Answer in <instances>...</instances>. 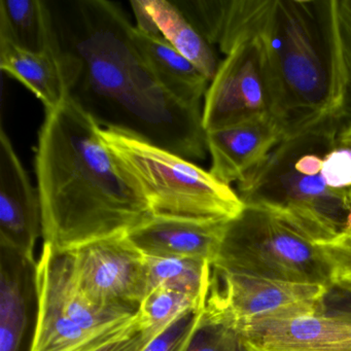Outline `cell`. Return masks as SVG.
<instances>
[{"instance_id":"obj_1","label":"cell","mask_w":351,"mask_h":351,"mask_svg":"<svg viewBox=\"0 0 351 351\" xmlns=\"http://www.w3.org/2000/svg\"><path fill=\"white\" fill-rule=\"evenodd\" d=\"M69 98L102 129L190 161L206 157L203 108L176 97L139 49L134 26L108 0L48 1Z\"/></svg>"},{"instance_id":"obj_2","label":"cell","mask_w":351,"mask_h":351,"mask_svg":"<svg viewBox=\"0 0 351 351\" xmlns=\"http://www.w3.org/2000/svg\"><path fill=\"white\" fill-rule=\"evenodd\" d=\"M182 10L226 55L245 38L258 40L283 139L348 106L337 0H186Z\"/></svg>"},{"instance_id":"obj_3","label":"cell","mask_w":351,"mask_h":351,"mask_svg":"<svg viewBox=\"0 0 351 351\" xmlns=\"http://www.w3.org/2000/svg\"><path fill=\"white\" fill-rule=\"evenodd\" d=\"M71 98L46 112L36 154L43 239L58 252L127 235L154 217L149 201Z\"/></svg>"},{"instance_id":"obj_4","label":"cell","mask_w":351,"mask_h":351,"mask_svg":"<svg viewBox=\"0 0 351 351\" xmlns=\"http://www.w3.org/2000/svg\"><path fill=\"white\" fill-rule=\"evenodd\" d=\"M237 193L315 245L351 237L350 104L280 141Z\"/></svg>"},{"instance_id":"obj_5","label":"cell","mask_w":351,"mask_h":351,"mask_svg":"<svg viewBox=\"0 0 351 351\" xmlns=\"http://www.w3.org/2000/svg\"><path fill=\"white\" fill-rule=\"evenodd\" d=\"M108 149L149 201L154 217L228 223L243 201L230 184L190 160L121 131H100Z\"/></svg>"},{"instance_id":"obj_6","label":"cell","mask_w":351,"mask_h":351,"mask_svg":"<svg viewBox=\"0 0 351 351\" xmlns=\"http://www.w3.org/2000/svg\"><path fill=\"white\" fill-rule=\"evenodd\" d=\"M213 268L330 287L319 247L273 213L245 206L227 223Z\"/></svg>"},{"instance_id":"obj_7","label":"cell","mask_w":351,"mask_h":351,"mask_svg":"<svg viewBox=\"0 0 351 351\" xmlns=\"http://www.w3.org/2000/svg\"><path fill=\"white\" fill-rule=\"evenodd\" d=\"M332 287L228 272L211 267L206 317L239 332L248 322L274 314L326 310Z\"/></svg>"},{"instance_id":"obj_8","label":"cell","mask_w":351,"mask_h":351,"mask_svg":"<svg viewBox=\"0 0 351 351\" xmlns=\"http://www.w3.org/2000/svg\"><path fill=\"white\" fill-rule=\"evenodd\" d=\"M82 295L93 305L138 311L149 293L147 256L127 235L114 236L69 252Z\"/></svg>"},{"instance_id":"obj_9","label":"cell","mask_w":351,"mask_h":351,"mask_svg":"<svg viewBox=\"0 0 351 351\" xmlns=\"http://www.w3.org/2000/svg\"><path fill=\"white\" fill-rule=\"evenodd\" d=\"M270 116V96L260 44L247 38L234 47L210 82L203 104L205 132Z\"/></svg>"},{"instance_id":"obj_10","label":"cell","mask_w":351,"mask_h":351,"mask_svg":"<svg viewBox=\"0 0 351 351\" xmlns=\"http://www.w3.org/2000/svg\"><path fill=\"white\" fill-rule=\"evenodd\" d=\"M239 335L246 351H351V318L326 310L267 316Z\"/></svg>"},{"instance_id":"obj_11","label":"cell","mask_w":351,"mask_h":351,"mask_svg":"<svg viewBox=\"0 0 351 351\" xmlns=\"http://www.w3.org/2000/svg\"><path fill=\"white\" fill-rule=\"evenodd\" d=\"M43 237L42 207L9 135L0 131V246L36 264L34 250Z\"/></svg>"},{"instance_id":"obj_12","label":"cell","mask_w":351,"mask_h":351,"mask_svg":"<svg viewBox=\"0 0 351 351\" xmlns=\"http://www.w3.org/2000/svg\"><path fill=\"white\" fill-rule=\"evenodd\" d=\"M228 223L154 217L127 236L145 256L193 258L213 265Z\"/></svg>"},{"instance_id":"obj_13","label":"cell","mask_w":351,"mask_h":351,"mask_svg":"<svg viewBox=\"0 0 351 351\" xmlns=\"http://www.w3.org/2000/svg\"><path fill=\"white\" fill-rule=\"evenodd\" d=\"M282 141V133L270 116L206 132L209 171L223 184L241 182Z\"/></svg>"},{"instance_id":"obj_14","label":"cell","mask_w":351,"mask_h":351,"mask_svg":"<svg viewBox=\"0 0 351 351\" xmlns=\"http://www.w3.org/2000/svg\"><path fill=\"white\" fill-rule=\"evenodd\" d=\"M36 299V264L0 246V351H23Z\"/></svg>"},{"instance_id":"obj_15","label":"cell","mask_w":351,"mask_h":351,"mask_svg":"<svg viewBox=\"0 0 351 351\" xmlns=\"http://www.w3.org/2000/svg\"><path fill=\"white\" fill-rule=\"evenodd\" d=\"M0 69L26 86L46 112L69 99L61 55L36 54L0 38Z\"/></svg>"},{"instance_id":"obj_16","label":"cell","mask_w":351,"mask_h":351,"mask_svg":"<svg viewBox=\"0 0 351 351\" xmlns=\"http://www.w3.org/2000/svg\"><path fill=\"white\" fill-rule=\"evenodd\" d=\"M0 38L36 54L61 55L48 1L0 0Z\"/></svg>"},{"instance_id":"obj_17","label":"cell","mask_w":351,"mask_h":351,"mask_svg":"<svg viewBox=\"0 0 351 351\" xmlns=\"http://www.w3.org/2000/svg\"><path fill=\"white\" fill-rule=\"evenodd\" d=\"M134 36L141 52L167 89L186 104L203 108L202 100L210 81L163 36H147L134 26Z\"/></svg>"},{"instance_id":"obj_18","label":"cell","mask_w":351,"mask_h":351,"mask_svg":"<svg viewBox=\"0 0 351 351\" xmlns=\"http://www.w3.org/2000/svg\"><path fill=\"white\" fill-rule=\"evenodd\" d=\"M166 40L193 63L209 81L219 69L211 45L193 25L184 12L168 0H141Z\"/></svg>"},{"instance_id":"obj_19","label":"cell","mask_w":351,"mask_h":351,"mask_svg":"<svg viewBox=\"0 0 351 351\" xmlns=\"http://www.w3.org/2000/svg\"><path fill=\"white\" fill-rule=\"evenodd\" d=\"M149 293L158 287L180 291L206 303L213 265L204 261L184 258H149Z\"/></svg>"},{"instance_id":"obj_20","label":"cell","mask_w":351,"mask_h":351,"mask_svg":"<svg viewBox=\"0 0 351 351\" xmlns=\"http://www.w3.org/2000/svg\"><path fill=\"white\" fill-rule=\"evenodd\" d=\"M204 307V304L191 295L158 287L147 293L139 306V322L143 330L160 335L184 312Z\"/></svg>"},{"instance_id":"obj_21","label":"cell","mask_w":351,"mask_h":351,"mask_svg":"<svg viewBox=\"0 0 351 351\" xmlns=\"http://www.w3.org/2000/svg\"><path fill=\"white\" fill-rule=\"evenodd\" d=\"M186 351H246L239 332L205 316L195 332Z\"/></svg>"},{"instance_id":"obj_22","label":"cell","mask_w":351,"mask_h":351,"mask_svg":"<svg viewBox=\"0 0 351 351\" xmlns=\"http://www.w3.org/2000/svg\"><path fill=\"white\" fill-rule=\"evenodd\" d=\"M204 308L184 312L164 332L156 337L143 351H186L202 319Z\"/></svg>"},{"instance_id":"obj_23","label":"cell","mask_w":351,"mask_h":351,"mask_svg":"<svg viewBox=\"0 0 351 351\" xmlns=\"http://www.w3.org/2000/svg\"><path fill=\"white\" fill-rule=\"evenodd\" d=\"M317 246L328 266L332 289L351 295V237Z\"/></svg>"},{"instance_id":"obj_24","label":"cell","mask_w":351,"mask_h":351,"mask_svg":"<svg viewBox=\"0 0 351 351\" xmlns=\"http://www.w3.org/2000/svg\"><path fill=\"white\" fill-rule=\"evenodd\" d=\"M337 15L343 58L351 92V0H337Z\"/></svg>"},{"instance_id":"obj_25","label":"cell","mask_w":351,"mask_h":351,"mask_svg":"<svg viewBox=\"0 0 351 351\" xmlns=\"http://www.w3.org/2000/svg\"><path fill=\"white\" fill-rule=\"evenodd\" d=\"M159 335L149 330H141L120 340L104 345L96 351H143Z\"/></svg>"},{"instance_id":"obj_26","label":"cell","mask_w":351,"mask_h":351,"mask_svg":"<svg viewBox=\"0 0 351 351\" xmlns=\"http://www.w3.org/2000/svg\"><path fill=\"white\" fill-rule=\"evenodd\" d=\"M131 8L134 13L135 20H136V28L138 32L147 34V36H162L157 25L154 22L153 18L149 15V12L145 10L141 0H132L130 1Z\"/></svg>"},{"instance_id":"obj_27","label":"cell","mask_w":351,"mask_h":351,"mask_svg":"<svg viewBox=\"0 0 351 351\" xmlns=\"http://www.w3.org/2000/svg\"><path fill=\"white\" fill-rule=\"evenodd\" d=\"M336 291V289H335ZM326 310L339 315L351 318V295L336 291L334 295L328 293L326 299Z\"/></svg>"}]
</instances>
